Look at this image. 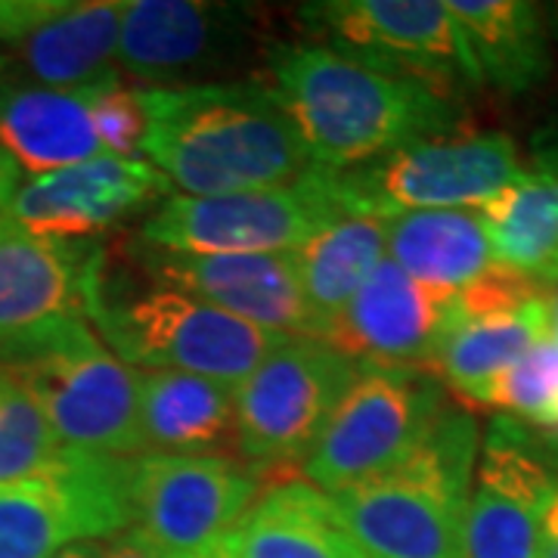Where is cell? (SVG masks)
Listing matches in <instances>:
<instances>
[{"instance_id": "10", "label": "cell", "mask_w": 558, "mask_h": 558, "mask_svg": "<svg viewBox=\"0 0 558 558\" xmlns=\"http://www.w3.org/2000/svg\"><path fill=\"white\" fill-rule=\"evenodd\" d=\"M299 20L319 44L385 75L416 81L453 100L481 87L444 0H323L301 3Z\"/></svg>"}, {"instance_id": "17", "label": "cell", "mask_w": 558, "mask_h": 558, "mask_svg": "<svg viewBox=\"0 0 558 558\" xmlns=\"http://www.w3.org/2000/svg\"><path fill=\"white\" fill-rule=\"evenodd\" d=\"M171 190L149 161L106 153L22 183L10 218L47 240H102L140 211H156Z\"/></svg>"}, {"instance_id": "29", "label": "cell", "mask_w": 558, "mask_h": 558, "mask_svg": "<svg viewBox=\"0 0 558 558\" xmlns=\"http://www.w3.org/2000/svg\"><path fill=\"white\" fill-rule=\"evenodd\" d=\"M81 94L87 100L102 149L109 156L137 159L143 131H146V109H143V94L137 87H128L119 75Z\"/></svg>"}, {"instance_id": "21", "label": "cell", "mask_w": 558, "mask_h": 558, "mask_svg": "<svg viewBox=\"0 0 558 558\" xmlns=\"http://www.w3.org/2000/svg\"><path fill=\"white\" fill-rule=\"evenodd\" d=\"M218 558H366L336 519L329 494L304 478L270 484L236 521Z\"/></svg>"}, {"instance_id": "23", "label": "cell", "mask_w": 558, "mask_h": 558, "mask_svg": "<svg viewBox=\"0 0 558 558\" xmlns=\"http://www.w3.org/2000/svg\"><path fill=\"white\" fill-rule=\"evenodd\" d=\"M481 84L499 94H527L549 75V32L527 0H447Z\"/></svg>"}, {"instance_id": "26", "label": "cell", "mask_w": 558, "mask_h": 558, "mask_svg": "<svg viewBox=\"0 0 558 558\" xmlns=\"http://www.w3.org/2000/svg\"><path fill=\"white\" fill-rule=\"evenodd\" d=\"M385 255V220L339 215L292 252L299 282L326 336Z\"/></svg>"}, {"instance_id": "11", "label": "cell", "mask_w": 558, "mask_h": 558, "mask_svg": "<svg viewBox=\"0 0 558 558\" xmlns=\"http://www.w3.org/2000/svg\"><path fill=\"white\" fill-rule=\"evenodd\" d=\"M444 407L432 373L366 366L301 462V478L323 494L376 478L416 450Z\"/></svg>"}, {"instance_id": "18", "label": "cell", "mask_w": 558, "mask_h": 558, "mask_svg": "<svg viewBox=\"0 0 558 558\" xmlns=\"http://www.w3.org/2000/svg\"><path fill=\"white\" fill-rule=\"evenodd\" d=\"M450 314L453 295L407 277L395 260H381L323 341L363 366L432 373Z\"/></svg>"}, {"instance_id": "19", "label": "cell", "mask_w": 558, "mask_h": 558, "mask_svg": "<svg viewBox=\"0 0 558 558\" xmlns=\"http://www.w3.org/2000/svg\"><path fill=\"white\" fill-rule=\"evenodd\" d=\"M100 240H47L0 223V344L62 317H84ZM87 319V317H84Z\"/></svg>"}, {"instance_id": "4", "label": "cell", "mask_w": 558, "mask_h": 558, "mask_svg": "<svg viewBox=\"0 0 558 558\" xmlns=\"http://www.w3.org/2000/svg\"><path fill=\"white\" fill-rule=\"evenodd\" d=\"M475 459V418L447 403L410 457L329 502L366 558H465Z\"/></svg>"}, {"instance_id": "1", "label": "cell", "mask_w": 558, "mask_h": 558, "mask_svg": "<svg viewBox=\"0 0 558 558\" xmlns=\"http://www.w3.org/2000/svg\"><path fill=\"white\" fill-rule=\"evenodd\" d=\"M140 94L146 109L140 153L180 196L274 190L311 168L286 106L264 81H205Z\"/></svg>"}, {"instance_id": "22", "label": "cell", "mask_w": 558, "mask_h": 558, "mask_svg": "<svg viewBox=\"0 0 558 558\" xmlns=\"http://www.w3.org/2000/svg\"><path fill=\"white\" fill-rule=\"evenodd\" d=\"M0 149L35 178L106 156L81 90L10 78H0Z\"/></svg>"}, {"instance_id": "34", "label": "cell", "mask_w": 558, "mask_h": 558, "mask_svg": "<svg viewBox=\"0 0 558 558\" xmlns=\"http://www.w3.org/2000/svg\"><path fill=\"white\" fill-rule=\"evenodd\" d=\"M549 336H558V282L549 289Z\"/></svg>"}, {"instance_id": "20", "label": "cell", "mask_w": 558, "mask_h": 558, "mask_svg": "<svg viewBox=\"0 0 558 558\" xmlns=\"http://www.w3.org/2000/svg\"><path fill=\"white\" fill-rule=\"evenodd\" d=\"M140 453H236V388L193 373H140Z\"/></svg>"}, {"instance_id": "13", "label": "cell", "mask_w": 558, "mask_h": 558, "mask_svg": "<svg viewBox=\"0 0 558 558\" xmlns=\"http://www.w3.org/2000/svg\"><path fill=\"white\" fill-rule=\"evenodd\" d=\"M255 13L236 3L131 0L121 7L116 62L143 90L205 84L240 65L255 35Z\"/></svg>"}, {"instance_id": "25", "label": "cell", "mask_w": 558, "mask_h": 558, "mask_svg": "<svg viewBox=\"0 0 558 558\" xmlns=\"http://www.w3.org/2000/svg\"><path fill=\"white\" fill-rule=\"evenodd\" d=\"M385 248L407 277L457 295L494 264L478 211H403L385 220Z\"/></svg>"}, {"instance_id": "15", "label": "cell", "mask_w": 558, "mask_h": 558, "mask_svg": "<svg viewBox=\"0 0 558 558\" xmlns=\"http://www.w3.org/2000/svg\"><path fill=\"white\" fill-rule=\"evenodd\" d=\"M137 267L156 282L174 286L258 329L295 339H326L311 311L289 255H178L124 236Z\"/></svg>"}, {"instance_id": "28", "label": "cell", "mask_w": 558, "mask_h": 558, "mask_svg": "<svg viewBox=\"0 0 558 558\" xmlns=\"http://www.w3.org/2000/svg\"><path fill=\"white\" fill-rule=\"evenodd\" d=\"M475 403L512 413L558 438V336L537 341L519 363L499 373Z\"/></svg>"}, {"instance_id": "9", "label": "cell", "mask_w": 558, "mask_h": 558, "mask_svg": "<svg viewBox=\"0 0 558 558\" xmlns=\"http://www.w3.org/2000/svg\"><path fill=\"white\" fill-rule=\"evenodd\" d=\"M240 453L131 457V531L165 558H218L255 499L277 484Z\"/></svg>"}, {"instance_id": "14", "label": "cell", "mask_w": 558, "mask_h": 558, "mask_svg": "<svg viewBox=\"0 0 558 558\" xmlns=\"http://www.w3.org/2000/svg\"><path fill=\"white\" fill-rule=\"evenodd\" d=\"M119 0H0V78L90 90L119 78Z\"/></svg>"}, {"instance_id": "8", "label": "cell", "mask_w": 558, "mask_h": 558, "mask_svg": "<svg viewBox=\"0 0 558 558\" xmlns=\"http://www.w3.org/2000/svg\"><path fill=\"white\" fill-rule=\"evenodd\" d=\"M366 366L323 339H282L236 385V453L295 478L319 432Z\"/></svg>"}, {"instance_id": "27", "label": "cell", "mask_w": 558, "mask_h": 558, "mask_svg": "<svg viewBox=\"0 0 558 558\" xmlns=\"http://www.w3.org/2000/svg\"><path fill=\"white\" fill-rule=\"evenodd\" d=\"M65 450L38 403L0 366V487L47 472Z\"/></svg>"}, {"instance_id": "35", "label": "cell", "mask_w": 558, "mask_h": 558, "mask_svg": "<svg viewBox=\"0 0 558 558\" xmlns=\"http://www.w3.org/2000/svg\"><path fill=\"white\" fill-rule=\"evenodd\" d=\"M539 558H558V539H546V546H543V556Z\"/></svg>"}, {"instance_id": "36", "label": "cell", "mask_w": 558, "mask_h": 558, "mask_svg": "<svg viewBox=\"0 0 558 558\" xmlns=\"http://www.w3.org/2000/svg\"><path fill=\"white\" fill-rule=\"evenodd\" d=\"M549 22H553V28H556V38H558V3H553V13H549Z\"/></svg>"}, {"instance_id": "2", "label": "cell", "mask_w": 558, "mask_h": 558, "mask_svg": "<svg viewBox=\"0 0 558 558\" xmlns=\"http://www.w3.org/2000/svg\"><path fill=\"white\" fill-rule=\"evenodd\" d=\"M267 69L311 165L329 171H348L462 128L459 100L385 75L319 40L270 44Z\"/></svg>"}, {"instance_id": "24", "label": "cell", "mask_w": 558, "mask_h": 558, "mask_svg": "<svg viewBox=\"0 0 558 558\" xmlns=\"http://www.w3.org/2000/svg\"><path fill=\"white\" fill-rule=\"evenodd\" d=\"M494 264L539 282H558V159L521 171L502 193L481 205Z\"/></svg>"}, {"instance_id": "12", "label": "cell", "mask_w": 558, "mask_h": 558, "mask_svg": "<svg viewBox=\"0 0 558 558\" xmlns=\"http://www.w3.org/2000/svg\"><path fill=\"white\" fill-rule=\"evenodd\" d=\"M131 527V457L65 447L35 478L0 487V558H50Z\"/></svg>"}, {"instance_id": "7", "label": "cell", "mask_w": 558, "mask_h": 558, "mask_svg": "<svg viewBox=\"0 0 558 558\" xmlns=\"http://www.w3.org/2000/svg\"><path fill=\"white\" fill-rule=\"evenodd\" d=\"M341 208L332 171L311 165L274 190L168 196L140 227V240L178 255H289Z\"/></svg>"}, {"instance_id": "30", "label": "cell", "mask_w": 558, "mask_h": 558, "mask_svg": "<svg viewBox=\"0 0 558 558\" xmlns=\"http://www.w3.org/2000/svg\"><path fill=\"white\" fill-rule=\"evenodd\" d=\"M102 558H165L153 546V543H146V539L140 537L137 531H121L116 537H109L102 543Z\"/></svg>"}, {"instance_id": "16", "label": "cell", "mask_w": 558, "mask_h": 558, "mask_svg": "<svg viewBox=\"0 0 558 558\" xmlns=\"http://www.w3.org/2000/svg\"><path fill=\"white\" fill-rule=\"evenodd\" d=\"M558 481L521 425L497 418L484 438L469 509L465 558H539Z\"/></svg>"}, {"instance_id": "32", "label": "cell", "mask_w": 558, "mask_h": 558, "mask_svg": "<svg viewBox=\"0 0 558 558\" xmlns=\"http://www.w3.org/2000/svg\"><path fill=\"white\" fill-rule=\"evenodd\" d=\"M50 558H102V539H78Z\"/></svg>"}, {"instance_id": "3", "label": "cell", "mask_w": 558, "mask_h": 558, "mask_svg": "<svg viewBox=\"0 0 558 558\" xmlns=\"http://www.w3.org/2000/svg\"><path fill=\"white\" fill-rule=\"evenodd\" d=\"M84 317L128 366L143 373H193L233 388L252 376L279 341L289 339L146 277L124 236L100 240Z\"/></svg>"}, {"instance_id": "33", "label": "cell", "mask_w": 558, "mask_h": 558, "mask_svg": "<svg viewBox=\"0 0 558 558\" xmlns=\"http://www.w3.org/2000/svg\"><path fill=\"white\" fill-rule=\"evenodd\" d=\"M546 539H558V490L549 512H546Z\"/></svg>"}, {"instance_id": "5", "label": "cell", "mask_w": 558, "mask_h": 558, "mask_svg": "<svg viewBox=\"0 0 558 558\" xmlns=\"http://www.w3.org/2000/svg\"><path fill=\"white\" fill-rule=\"evenodd\" d=\"M0 366L38 403L62 447L140 457V373L84 317L0 344Z\"/></svg>"}, {"instance_id": "31", "label": "cell", "mask_w": 558, "mask_h": 558, "mask_svg": "<svg viewBox=\"0 0 558 558\" xmlns=\"http://www.w3.org/2000/svg\"><path fill=\"white\" fill-rule=\"evenodd\" d=\"M20 178H22L20 165L0 149V223H3V220H10V205H13V199H16V193H20V186H22Z\"/></svg>"}, {"instance_id": "6", "label": "cell", "mask_w": 558, "mask_h": 558, "mask_svg": "<svg viewBox=\"0 0 558 558\" xmlns=\"http://www.w3.org/2000/svg\"><path fill=\"white\" fill-rule=\"evenodd\" d=\"M519 174L512 137L462 124L450 134L407 143L357 168L332 171V183L344 211L388 220L403 211L481 208Z\"/></svg>"}]
</instances>
